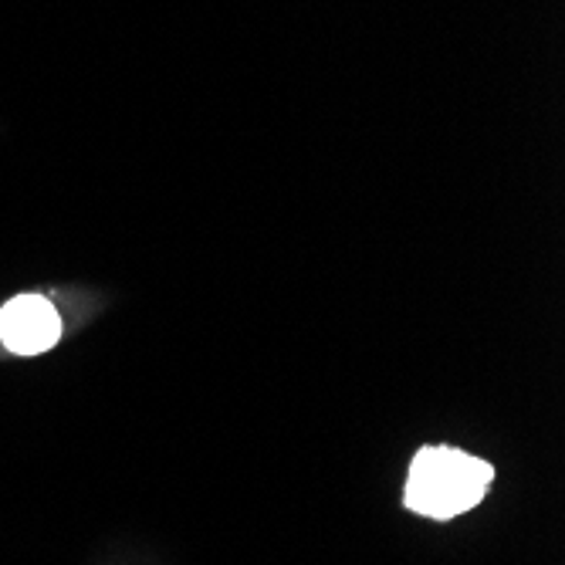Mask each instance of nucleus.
<instances>
[{
  "label": "nucleus",
  "mask_w": 565,
  "mask_h": 565,
  "mask_svg": "<svg viewBox=\"0 0 565 565\" xmlns=\"http://www.w3.org/2000/svg\"><path fill=\"white\" fill-rule=\"evenodd\" d=\"M494 481V468L454 447H424L406 475V508L424 519L450 522L478 508Z\"/></svg>",
  "instance_id": "obj_1"
},
{
  "label": "nucleus",
  "mask_w": 565,
  "mask_h": 565,
  "mask_svg": "<svg viewBox=\"0 0 565 565\" xmlns=\"http://www.w3.org/2000/svg\"><path fill=\"white\" fill-rule=\"evenodd\" d=\"M62 339L58 308L41 295H18L0 308V342L18 355L47 352Z\"/></svg>",
  "instance_id": "obj_2"
}]
</instances>
